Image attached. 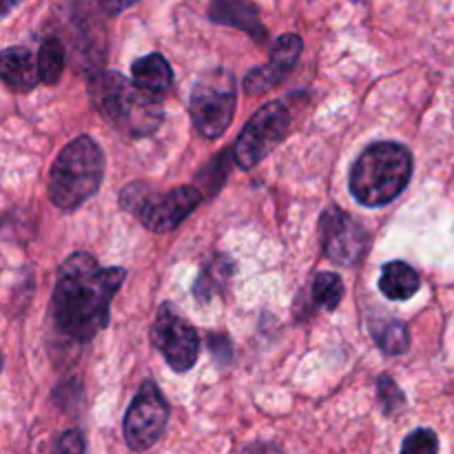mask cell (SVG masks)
Returning <instances> with one entry per match:
<instances>
[{
  "label": "cell",
  "instance_id": "obj_6",
  "mask_svg": "<svg viewBox=\"0 0 454 454\" xmlns=\"http://www.w3.org/2000/svg\"><path fill=\"white\" fill-rule=\"evenodd\" d=\"M191 118L202 137H220L235 115V80L226 69H213L191 91Z\"/></svg>",
  "mask_w": 454,
  "mask_h": 454
},
{
  "label": "cell",
  "instance_id": "obj_16",
  "mask_svg": "<svg viewBox=\"0 0 454 454\" xmlns=\"http://www.w3.org/2000/svg\"><path fill=\"white\" fill-rule=\"evenodd\" d=\"M235 264L231 257L217 255L208 262L207 266L200 273L198 282L193 286V295L198 297V301L207 304L208 300H213V295L217 293H224L226 286H229L231 278H233Z\"/></svg>",
  "mask_w": 454,
  "mask_h": 454
},
{
  "label": "cell",
  "instance_id": "obj_18",
  "mask_svg": "<svg viewBox=\"0 0 454 454\" xmlns=\"http://www.w3.org/2000/svg\"><path fill=\"white\" fill-rule=\"evenodd\" d=\"M372 337H375L377 346L386 355H402L411 346V333H408V328L402 322H395V319L384 324H375L372 326Z\"/></svg>",
  "mask_w": 454,
  "mask_h": 454
},
{
  "label": "cell",
  "instance_id": "obj_23",
  "mask_svg": "<svg viewBox=\"0 0 454 454\" xmlns=\"http://www.w3.org/2000/svg\"><path fill=\"white\" fill-rule=\"evenodd\" d=\"M137 0H100V4L105 7L106 13H120L124 12V9L133 7Z\"/></svg>",
  "mask_w": 454,
  "mask_h": 454
},
{
  "label": "cell",
  "instance_id": "obj_7",
  "mask_svg": "<svg viewBox=\"0 0 454 454\" xmlns=\"http://www.w3.org/2000/svg\"><path fill=\"white\" fill-rule=\"evenodd\" d=\"M288 127H291V114L284 106V102L275 100L262 106L248 120V124L239 133L238 142H235L233 158L238 167L244 168V171L257 167L284 140Z\"/></svg>",
  "mask_w": 454,
  "mask_h": 454
},
{
  "label": "cell",
  "instance_id": "obj_15",
  "mask_svg": "<svg viewBox=\"0 0 454 454\" xmlns=\"http://www.w3.org/2000/svg\"><path fill=\"white\" fill-rule=\"evenodd\" d=\"M131 71L136 84H140L146 91L155 93V96L167 93L173 84V71L162 53H149V56L140 58V60L133 62Z\"/></svg>",
  "mask_w": 454,
  "mask_h": 454
},
{
  "label": "cell",
  "instance_id": "obj_17",
  "mask_svg": "<svg viewBox=\"0 0 454 454\" xmlns=\"http://www.w3.org/2000/svg\"><path fill=\"white\" fill-rule=\"evenodd\" d=\"M38 71L44 84H56L65 71V44L58 38H47L38 49Z\"/></svg>",
  "mask_w": 454,
  "mask_h": 454
},
{
  "label": "cell",
  "instance_id": "obj_25",
  "mask_svg": "<svg viewBox=\"0 0 454 454\" xmlns=\"http://www.w3.org/2000/svg\"><path fill=\"white\" fill-rule=\"evenodd\" d=\"M13 4H18V0H3V16H7L12 12Z\"/></svg>",
  "mask_w": 454,
  "mask_h": 454
},
{
  "label": "cell",
  "instance_id": "obj_14",
  "mask_svg": "<svg viewBox=\"0 0 454 454\" xmlns=\"http://www.w3.org/2000/svg\"><path fill=\"white\" fill-rule=\"evenodd\" d=\"M421 279L417 270L406 262H390L384 266L380 278V291L393 301H406L419 291Z\"/></svg>",
  "mask_w": 454,
  "mask_h": 454
},
{
  "label": "cell",
  "instance_id": "obj_19",
  "mask_svg": "<svg viewBox=\"0 0 454 454\" xmlns=\"http://www.w3.org/2000/svg\"><path fill=\"white\" fill-rule=\"evenodd\" d=\"M344 297V282L335 273H319L313 279V301L324 310H335Z\"/></svg>",
  "mask_w": 454,
  "mask_h": 454
},
{
  "label": "cell",
  "instance_id": "obj_2",
  "mask_svg": "<svg viewBox=\"0 0 454 454\" xmlns=\"http://www.w3.org/2000/svg\"><path fill=\"white\" fill-rule=\"evenodd\" d=\"M89 98L105 120L129 136H149L162 122L160 96L129 82L115 71H98L89 78Z\"/></svg>",
  "mask_w": 454,
  "mask_h": 454
},
{
  "label": "cell",
  "instance_id": "obj_11",
  "mask_svg": "<svg viewBox=\"0 0 454 454\" xmlns=\"http://www.w3.org/2000/svg\"><path fill=\"white\" fill-rule=\"evenodd\" d=\"M301 49H304V43H301L300 35L286 34L278 38L273 53H270L269 67H257L244 80V89H247L248 96H260L266 89H273L279 80L286 78L300 60Z\"/></svg>",
  "mask_w": 454,
  "mask_h": 454
},
{
  "label": "cell",
  "instance_id": "obj_3",
  "mask_svg": "<svg viewBox=\"0 0 454 454\" xmlns=\"http://www.w3.org/2000/svg\"><path fill=\"white\" fill-rule=\"evenodd\" d=\"M412 177V155L397 142H375L355 162L350 191L364 207H384L406 189Z\"/></svg>",
  "mask_w": 454,
  "mask_h": 454
},
{
  "label": "cell",
  "instance_id": "obj_10",
  "mask_svg": "<svg viewBox=\"0 0 454 454\" xmlns=\"http://www.w3.org/2000/svg\"><path fill=\"white\" fill-rule=\"evenodd\" d=\"M322 248L328 260L341 266L357 264L368 248V233L357 220L341 208L331 207L319 220Z\"/></svg>",
  "mask_w": 454,
  "mask_h": 454
},
{
  "label": "cell",
  "instance_id": "obj_20",
  "mask_svg": "<svg viewBox=\"0 0 454 454\" xmlns=\"http://www.w3.org/2000/svg\"><path fill=\"white\" fill-rule=\"evenodd\" d=\"M402 454H439V439L433 430L419 428L403 439Z\"/></svg>",
  "mask_w": 454,
  "mask_h": 454
},
{
  "label": "cell",
  "instance_id": "obj_5",
  "mask_svg": "<svg viewBox=\"0 0 454 454\" xmlns=\"http://www.w3.org/2000/svg\"><path fill=\"white\" fill-rule=\"evenodd\" d=\"M120 204L137 217L153 233H168L177 229L202 204L198 186H177L167 193H151L146 184H131L120 195Z\"/></svg>",
  "mask_w": 454,
  "mask_h": 454
},
{
  "label": "cell",
  "instance_id": "obj_13",
  "mask_svg": "<svg viewBox=\"0 0 454 454\" xmlns=\"http://www.w3.org/2000/svg\"><path fill=\"white\" fill-rule=\"evenodd\" d=\"M3 80L13 91H29L40 80L38 58L25 47H7L3 51Z\"/></svg>",
  "mask_w": 454,
  "mask_h": 454
},
{
  "label": "cell",
  "instance_id": "obj_9",
  "mask_svg": "<svg viewBox=\"0 0 454 454\" xmlns=\"http://www.w3.org/2000/svg\"><path fill=\"white\" fill-rule=\"evenodd\" d=\"M151 337H153L155 348L162 353V357L176 372H186L198 362V333L171 304H162L158 309Z\"/></svg>",
  "mask_w": 454,
  "mask_h": 454
},
{
  "label": "cell",
  "instance_id": "obj_4",
  "mask_svg": "<svg viewBox=\"0 0 454 454\" xmlns=\"http://www.w3.org/2000/svg\"><path fill=\"white\" fill-rule=\"evenodd\" d=\"M105 155L93 137L80 136L60 151L49 173V198L60 211H75L100 191Z\"/></svg>",
  "mask_w": 454,
  "mask_h": 454
},
{
  "label": "cell",
  "instance_id": "obj_1",
  "mask_svg": "<svg viewBox=\"0 0 454 454\" xmlns=\"http://www.w3.org/2000/svg\"><path fill=\"white\" fill-rule=\"evenodd\" d=\"M122 269H102L89 253H74L58 270L51 319L58 333L75 344L91 341L109 324V309L124 284Z\"/></svg>",
  "mask_w": 454,
  "mask_h": 454
},
{
  "label": "cell",
  "instance_id": "obj_24",
  "mask_svg": "<svg viewBox=\"0 0 454 454\" xmlns=\"http://www.w3.org/2000/svg\"><path fill=\"white\" fill-rule=\"evenodd\" d=\"M244 454H282L278 450V446H273V443H253L251 448H247V452Z\"/></svg>",
  "mask_w": 454,
  "mask_h": 454
},
{
  "label": "cell",
  "instance_id": "obj_8",
  "mask_svg": "<svg viewBox=\"0 0 454 454\" xmlns=\"http://www.w3.org/2000/svg\"><path fill=\"white\" fill-rule=\"evenodd\" d=\"M168 421V403L153 381L140 386L124 415V442L131 450H149L160 437Z\"/></svg>",
  "mask_w": 454,
  "mask_h": 454
},
{
  "label": "cell",
  "instance_id": "obj_12",
  "mask_svg": "<svg viewBox=\"0 0 454 454\" xmlns=\"http://www.w3.org/2000/svg\"><path fill=\"white\" fill-rule=\"evenodd\" d=\"M211 20L220 22V25L238 27V29L251 34L257 43L266 38V29L262 27L255 7L248 0H213Z\"/></svg>",
  "mask_w": 454,
  "mask_h": 454
},
{
  "label": "cell",
  "instance_id": "obj_22",
  "mask_svg": "<svg viewBox=\"0 0 454 454\" xmlns=\"http://www.w3.org/2000/svg\"><path fill=\"white\" fill-rule=\"evenodd\" d=\"M53 454H84V437L80 430H67L56 442Z\"/></svg>",
  "mask_w": 454,
  "mask_h": 454
},
{
  "label": "cell",
  "instance_id": "obj_21",
  "mask_svg": "<svg viewBox=\"0 0 454 454\" xmlns=\"http://www.w3.org/2000/svg\"><path fill=\"white\" fill-rule=\"evenodd\" d=\"M377 393H380V402L388 415L397 412L399 408H403V403H406L403 393L399 390V386L395 384L388 375L380 377V381H377Z\"/></svg>",
  "mask_w": 454,
  "mask_h": 454
}]
</instances>
